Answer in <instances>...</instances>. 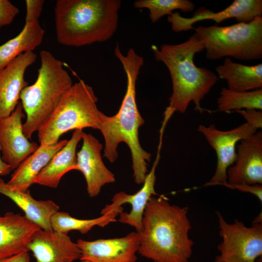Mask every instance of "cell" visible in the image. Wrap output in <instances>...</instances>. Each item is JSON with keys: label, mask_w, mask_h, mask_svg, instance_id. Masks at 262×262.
I'll return each instance as SVG.
<instances>
[{"label": "cell", "mask_w": 262, "mask_h": 262, "mask_svg": "<svg viewBox=\"0 0 262 262\" xmlns=\"http://www.w3.org/2000/svg\"><path fill=\"white\" fill-rule=\"evenodd\" d=\"M114 53L126 73L127 89L117 114L109 116L101 113L99 130L105 141L104 156L110 163H114L118 156L119 144L125 143L131 152L134 180L137 184H142L147 175V162L150 161L151 156L142 147L138 136L139 129L144 124V120L137 106L136 82L144 64V58L133 48L123 54L118 45Z\"/></svg>", "instance_id": "1"}, {"label": "cell", "mask_w": 262, "mask_h": 262, "mask_svg": "<svg viewBox=\"0 0 262 262\" xmlns=\"http://www.w3.org/2000/svg\"><path fill=\"white\" fill-rule=\"evenodd\" d=\"M188 208L171 204L164 196H152L143 214L138 252L154 262H189L193 241Z\"/></svg>", "instance_id": "2"}, {"label": "cell", "mask_w": 262, "mask_h": 262, "mask_svg": "<svg viewBox=\"0 0 262 262\" xmlns=\"http://www.w3.org/2000/svg\"><path fill=\"white\" fill-rule=\"evenodd\" d=\"M152 49L155 60L163 62L167 67L172 82L173 92L164 113L163 122L167 123L175 112L185 113L191 102L194 103L195 111L203 113L204 109L201 101L215 84L218 77L209 69L195 65V55L204 50L196 34L182 43L163 44L159 49L153 46Z\"/></svg>", "instance_id": "3"}, {"label": "cell", "mask_w": 262, "mask_h": 262, "mask_svg": "<svg viewBox=\"0 0 262 262\" xmlns=\"http://www.w3.org/2000/svg\"><path fill=\"white\" fill-rule=\"evenodd\" d=\"M119 0H58L54 8L57 40L79 47L110 39L117 30Z\"/></svg>", "instance_id": "4"}, {"label": "cell", "mask_w": 262, "mask_h": 262, "mask_svg": "<svg viewBox=\"0 0 262 262\" xmlns=\"http://www.w3.org/2000/svg\"><path fill=\"white\" fill-rule=\"evenodd\" d=\"M40 57L41 66L36 81L25 87L20 95L23 109L27 115L23 124V132L30 139L51 115L63 95L73 84L70 76L63 67L62 61L45 50L40 51Z\"/></svg>", "instance_id": "5"}, {"label": "cell", "mask_w": 262, "mask_h": 262, "mask_svg": "<svg viewBox=\"0 0 262 262\" xmlns=\"http://www.w3.org/2000/svg\"><path fill=\"white\" fill-rule=\"evenodd\" d=\"M97 101L92 87L83 80L72 84L38 130L40 145H54L63 134L72 130H99L101 112L97 107Z\"/></svg>", "instance_id": "6"}, {"label": "cell", "mask_w": 262, "mask_h": 262, "mask_svg": "<svg viewBox=\"0 0 262 262\" xmlns=\"http://www.w3.org/2000/svg\"><path fill=\"white\" fill-rule=\"evenodd\" d=\"M193 30L202 43L208 59L230 57L250 61L262 57V16L248 23L224 27L199 26Z\"/></svg>", "instance_id": "7"}, {"label": "cell", "mask_w": 262, "mask_h": 262, "mask_svg": "<svg viewBox=\"0 0 262 262\" xmlns=\"http://www.w3.org/2000/svg\"><path fill=\"white\" fill-rule=\"evenodd\" d=\"M219 234L222 242L218 246L220 254L216 260L223 262H257L262 255V223L252 224L250 227L235 219L227 223L217 212Z\"/></svg>", "instance_id": "8"}, {"label": "cell", "mask_w": 262, "mask_h": 262, "mask_svg": "<svg viewBox=\"0 0 262 262\" xmlns=\"http://www.w3.org/2000/svg\"><path fill=\"white\" fill-rule=\"evenodd\" d=\"M258 130L247 123L229 131L219 130L214 124L198 126L197 131L204 135L217 156L215 173L205 186L223 185L227 183V170L235 161L237 143L253 135Z\"/></svg>", "instance_id": "9"}, {"label": "cell", "mask_w": 262, "mask_h": 262, "mask_svg": "<svg viewBox=\"0 0 262 262\" xmlns=\"http://www.w3.org/2000/svg\"><path fill=\"white\" fill-rule=\"evenodd\" d=\"M163 138L160 137L157 156L150 171L147 174L142 188L134 194L124 192L115 194L112 203L107 205L101 211V214L112 212H119L118 221L135 228L139 232L143 228L142 220L146 205L149 198L157 195L155 190V171L160 159V151Z\"/></svg>", "instance_id": "10"}, {"label": "cell", "mask_w": 262, "mask_h": 262, "mask_svg": "<svg viewBox=\"0 0 262 262\" xmlns=\"http://www.w3.org/2000/svg\"><path fill=\"white\" fill-rule=\"evenodd\" d=\"M22 104L19 102L8 117L0 119L1 158L12 171L38 148V144L29 141L23 130L24 117Z\"/></svg>", "instance_id": "11"}, {"label": "cell", "mask_w": 262, "mask_h": 262, "mask_svg": "<svg viewBox=\"0 0 262 262\" xmlns=\"http://www.w3.org/2000/svg\"><path fill=\"white\" fill-rule=\"evenodd\" d=\"M76 243L81 251L80 260L90 262H136L139 236L136 231H133L120 238L91 241L80 239Z\"/></svg>", "instance_id": "12"}, {"label": "cell", "mask_w": 262, "mask_h": 262, "mask_svg": "<svg viewBox=\"0 0 262 262\" xmlns=\"http://www.w3.org/2000/svg\"><path fill=\"white\" fill-rule=\"evenodd\" d=\"M239 142L236 146L235 161L227 170V183L262 184V131Z\"/></svg>", "instance_id": "13"}, {"label": "cell", "mask_w": 262, "mask_h": 262, "mask_svg": "<svg viewBox=\"0 0 262 262\" xmlns=\"http://www.w3.org/2000/svg\"><path fill=\"white\" fill-rule=\"evenodd\" d=\"M262 0H234L225 9L218 12L200 7L191 17H184L175 12L168 16L167 21L175 32H181L193 29V25L196 22L211 19L217 23L231 18H235L238 23H248L256 17L262 16Z\"/></svg>", "instance_id": "14"}, {"label": "cell", "mask_w": 262, "mask_h": 262, "mask_svg": "<svg viewBox=\"0 0 262 262\" xmlns=\"http://www.w3.org/2000/svg\"><path fill=\"white\" fill-rule=\"evenodd\" d=\"M82 145L77 153L78 170L83 175L90 197L97 196L103 186L115 180L114 174L105 165L101 151L103 146L95 137L83 132Z\"/></svg>", "instance_id": "15"}, {"label": "cell", "mask_w": 262, "mask_h": 262, "mask_svg": "<svg viewBox=\"0 0 262 262\" xmlns=\"http://www.w3.org/2000/svg\"><path fill=\"white\" fill-rule=\"evenodd\" d=\"M36 262H73L81 258L77 243L66 234L41 229L33 235L28 245Z\"/></svg>", "instance_id": "16"}, {"label": "cell", "mask_w": 262, "mask_h": 262, "mask_svg": "<svg viewBox=\"0 0 262 262\" xmlns=\"http://www.w3.org/2000/svg\"><path fill=\"white\" fill-rule=\"evenodd\" d=\"M33 51L20 54L0 71V119L9 116L17 106L21 91L28 85L24 73L36 60Z\"/></svg>", "instance_id": "17"}, {"label": "cell", "mask_w": 262, "mask_h": 262, "mask_svg": "<svg viewBox=\"0 0 262 262\" xmlns=\"http://www.w3.org/2000/svg\"><path fill=\"white\" fill-rule=\"evenodd\" d=\"M40 229L20 214L9 212L0 215V259L29 252L28 245Z\"/></svg>", "instance_id": "18"}, {"label": "cell", "mask_w": 262, "mask_h": 262, "mask_svg": "<svg viewBox=\"0 0 262 262\" xmlns=\"http://www.w3.org/2000/svg\"><path fill=\"white\" fill-rule=\"evenodd\" d=\"M0 194L13 200L24 212L26 217L40 229L52 230L50 219L60 208L53 201L36 200L32 196L29 190L21 191L14 189L0 178Z\"/></svg>", "instance_id": "19"}, {"label": "cell", "mask_w": 262, "mask_h": 262, "mask_svg": "<svg viewBox=\"0 0 262 262\" xmlns=\"http://www.w3.org/2000/svg\"><path fill=\"white\" fill-rule=\"evenodd\" d=\"M82 130L74 131L67 144L52 158L41 170L34 180V183L51 188H57L63 176L67 172L78 170L76 148L82 139Z\"/></svg>", "instance_id": "20"}, {"label": "cell", "mask_w": 262, "mask_h": 262, "mask_svg": "<svg viewBox=\"0 0 262 262\" xmlns=\"http://www.w3.org/2000/svg\"><path fill=\"white\" fill-rule=\"evenodd\" d=\"M68 141L62 140L52 145H40L14 170L11 179L7 182L8 185L14 189L21 191L29 190L41 170Z\"/></svg>", "instance_id": "21"}, {"label": "cell", "mask_w": 262, "mask_h": 262, "mask_svg": "<svg viewBox=\"0 0 262 262\" xmlns=\"http://www.w3.org/2000/svg\"><path fill=\"white\" fill-rule=\"evenodd\" d=\"M219 78L226 80L229 89L245 92L262 89V64L246 66L226 57L215 69Z\"/></svg>", "instance_id": "22"}, {"label": "cell", "mask_w": 262, "mask_h": 262, "mask_svg": "<svg viewBox=\"0 0 262 262\" xmlns=\"http://www.w3.org/2000/svg\"><path fill=\"white\" fill-rule=\"evenodd\" d=\"M44 33L38 20L25 22L17 36L0 46V71L20 54L33 51L41 44Z\"/></svg>", "instance_id": "23"}, {"label": "cell", "mask_w": 262, "mask_h": 262, "mask_svg": "<svg viewBox=\"0 0 262 262\" xmlns=\"http://www.w3.org/2000/svg\"><path fill=\"white\" fill-rule=\"evenodd\" d=\"M120 213L119 212H112L105 213L96 218L80 219L71 216L68 213L58 211L51 217V226L53 230L64 234H67L69 231L73 230L85 234L94 226L104 227L115 222L116 217Z\"/></svg>", "instance_id": "24"}, {"label": "cell", "mask_w": 262, "mask_h": 262, "mask_svg": "<svg viewBox=\"0 0 262 262\" xmlns=\"http://www.w3.org/2000/svg\"><path fill=\"white\" fill-rule=\"evenodd\" d=\"M218 109L220 112L253 109L262 110V89L238 92L227 88L221 89L217 99Z\"/></svg>", "instance_id": "25"}, {"label": "cell", "mask_w": 262, "mask_h": 262, "mask_svg": "<svg viewBox=\"0 0 262 262\" xmlns=\"http://www.w3.org/2000/svg\"><path fill=\"white\" fill-rule=\"evenodd\" d=\"M136 8H147L152 23L158 21L165 15H171L175 10L191 12L195 9V4L189 0H138L134 2Z\"/></svg>", "instance_id": "26"}, {"label": "cell", "mask_w": 262, "mask_h": 262, "mask_svg": "<svg viewBox=\"0 0 262 262\" xmlns=\"http://www.w3.org/2000/svg\"><path fill=\"white\" fill-rule=\"evenodd\" d=\"M19 12L8 0H0V28L10 24Z\"/></svg>", "instance_id": "27"}, {"label": "cell", "mask_w": 262, "mask_h": 262, "mask_svg": "<svg viewBox=\"0 0 262 262\" xmlns=\"http://www.w3.org/2000/svg\"><path fill=\"white\" fill-rule=\"evenodd\" d=\"M45 2L44 0H26L25 22L38 20Z\"/></svg>", "instance_id": "28"}, {"label": "cell", "mask_w": 262, "mask_h": 262, "mask_svg": "<svg viewBox=\"0 0 262 262\" xmlns=\"http://www.w3.org/2000/svg\"><path fill=\"white\" fill-rule=\"evenodd\" d=\"M244 118L246 123L254 126L258 130L262 128V111L259 110L248 109L235 111Z\"/></svg>", "instance_id": "29"}, {"label": "cell", "mask_w": 262, "mask_h": 262, "mask_svg": "<svg viewBox=\"0 0 262 262\" xmlns=\"http://www.w3.org/2000/svg\"><path fill=\"white\" fill-rule=\"evenodd\" d=\"M223 185L230 189H237L243 192L251 193L255 195L262 202V184L249 185L240 184L236 185H229L227 183Z\"/></svg>", "instance_id": "30"}, {"label": "cell", "mask_w": 262, "mask_h": 262, "mask_svg": "<svg viewBox=\"0 0 262 262\" xmlns=\"http://www.w3.org/2000/svg\"><path fill=\"white\" fill-rule=\"evenodd\" d=\"M0 262H30V257L28 252H24L0 259Z\"/></svg>", "instance_id": "31"}, {"label": "cell", "mask_w": 262, "mask_h": 262, "mask_svg": "<svg viewBox=\"0 0 262 262\" xmlns=\"http://www.w3.org/2000/svg\"><path fill=\"white\" fill-rule=\"evenodd\" d=\"M12 171L10 166L4 162L1 158L0 147V175L5 176L8 175Z\"/></svg>", "instance_id": "32"}, {"label": "cell", "mask_w": 262, "mask_h": 262, "mask_svg": "<svg viewBox=\"0 0 262 262\" xmlns=\"http://www.w3.org/2000/svg\"><path fill=\"white\" fill-rule=\"evenodd\" d=\"M262 213H261L258 216H257L253 220L252 224L255 223H262Z\"/></svg>", "instance_id": "33"}, {"label": "cell", "mask_w": 262, "mask_h": 262, "mask_svg": "<svg viewBox=\"0 0 262 262\" xmlns=\"http://www.w3.org/2000/svg\"><path fill=\"white\" fill-rule=\"evenodd\" d=\"M80 262H89L88 261H87V260H81Z\"/></svg>", "instance_id": "34"}, {"label": "cell", "mask_w": 262, "mask_h": 262, "mask_svg": "<svg viewBox=\"0 0 262 262\" xmlns=\"http://www.w3.org/2000/svg\"><path fill=\"white\" fill-rule=\"evenodd\" d=\"M215 262H221V261H217V260H215Z\"/></svg>", "instance_id": "35"}]
</instances>
